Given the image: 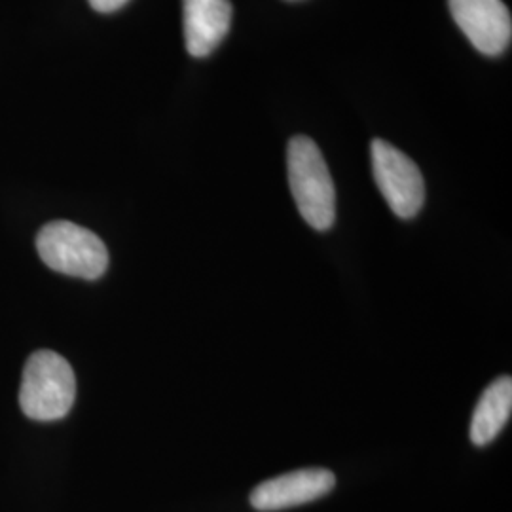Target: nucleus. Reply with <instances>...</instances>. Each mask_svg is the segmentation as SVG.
<instances>
[{"instance_id":"f257e3e1","label":"nucleus","mask_w":512,"mask_h":512,"mask_svg":"<svg viewBox=\"0 0 512 512\" xmlns=\"http://www.w3.org/2000/svg\"><path fill=\"white\" fill-rule=\"evenodd\" d=\"M287 169L302 219L319 232L329 230L336 219V190L329 165L310 137L298 135L289 141Z\"/></svg>"},{"instance_id":"f03ea898","label":"nucleus","mask_w":512,"mask_h":512,"mask_svg":"<svg viewBox=\"0 0 512 512\" xmlns=\"http://www.w3.org/2000/svg\"><path fill=\"white\" fill-rule=\"evenodd\" d=\"M76 378L65 357L40 349L27 359L19 389V406L31 420L55 421L73 408Z\"/></svg>"},{"instance_id":"7ed1b4c3","label":"nucleus","mask_w":512,"mask_h":512,"mask_svg":"<svg viewBox=\"0 0 512 512\" xmlns=\"http://www.w3.org/2000/svg\"><path fill=\"white\" fill-rule=\"evenodd\" d=\"M38 255L55 272L99 279L109 268V251L92 230L67 220L46 224L37 236Z\"/></svg>"},{"instance_id":"20e7f679","label":"nucleus","mask_w":512,"mask_h":512,"mask_svg":"<svg viewBox=\"0 0 512 512\" xmlns=\"http://www.w3.org/2000/svg\"><path fill=\"white\" fill-rule=\"evenodd\" d=\"M372 173L385 202L399 219H414L425 202V183L418 165L384 139L370 147Z\"/></svg>"},{"instance_id":"39448f33","label":"nucleus","mask_w":512,"mask_h":512,"mask_svg":"<svg viewBox=\"0 0 512 512\" xmlns=\"http://www.w3.org/2000/svg\"><path fill=\"white\" fill-rule=\"evenodd\" d=\"M452 18L480 54H503L512 37V19L503 0H448Z\"/></svg>"},{"instance_id":"423d86ee","label":"nucleus","mask_w":512,"mask_h":512,"mask_svg":"<svg viewBox=\"0 0 512 512\" xmlns=\"http://www.w3.org/2000/svg\"><path fill=\"white\" fill-rule=\"evenodd\" d=\"M336 478L327 469H302L256 486L251 494V505L256 511H283L311 503L334 488Z\"/></svg>"},{"instance_id":"0eeeda50","label":"nucleus","mask_w":512,"mask_h":512,"mask_svg":"<svg viewBox=\"0 0 512 512\" xmlns=\"http://www.w3.org/2000/svg\"><path fill=\"white\" fill-rule=\"evenodd\" d=\"M184 42L192 57H207L228 35L232 4L228 0H183Z\"/></svg>"},{"instance_id":"6e6552de","label":"nucleus","mask_w":512,"mask_h":512,"mask_svg":"<svg viewBox=\"0 0 512 512\" xmlns=\"http://www.w3.org/2000/svg\"><path fill=\"white\" fill-rule=\"evenodd\" d=\"M512 412L511 376L497 378L488 385L478 399L473 421H471V440L476 446H486L503 431Z\"/></svg>"},{"instance_id":"1a4fd4ad","label":"nucleus","mask_w":512,"mask_h":512,"mask_svg":"<svg viewBox=\"0 0 512 512\" xmlns=\"http://www.w3.org/2000/svg\"><path fill=\"white\" fill-rule=\"evenodd\" d=\"M129 0H90L93 10L101 12V14H112L116 10H120L122 6H126Z\"/></svg>"}]
</instances>
